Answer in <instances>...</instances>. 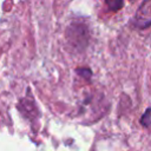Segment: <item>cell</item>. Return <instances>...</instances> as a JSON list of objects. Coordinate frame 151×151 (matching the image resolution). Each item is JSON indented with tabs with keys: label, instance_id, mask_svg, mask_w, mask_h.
Instances as JSON below:
<instances>
[{
	"label": "cell",
	"instance_id": "1",
	"mask_svg": "<svg viewBox=\"0 0 151 151\" xmlns=\"http://www.w3.org/2000/svg\"><path fill=\"white\" fill-rule=\"evenodd\" d=\"M133 25L139 29L151 26V0L142 2L133 18Z\"/></svg>",
	"mask_w": 151,
	"mask_h": 151
},
{
	"label": "cell",
	"instance_id": "2",
	"mask_svg": "<svg viewBox=\"0 0 151 151\" xmlns=\"http://www.w3.org/2000/svg\"><path fill=\"white\" fill-rule=\"evenodd\" d=\"M151 107L150 109H147L146 111H145V113H144V116L142 117V124L144 125V126H149L150 124H151Z\"/></svg>",
	"mask_w": 151,
	"mask_h": 151
},
{
	"label": "cell",
	"instance_id": "3",
	"mask_svg": "<svg viewBox=\"0 0 151 151\" xmlns=\"http://www.w3.org/2000/svg\"><path fill=\"white\" fill-rule=\"evenodd\" d=\"M107 5H109V6H112V9H113V11H117V9H119V8L123 6V2H120V1H119V2H118V1H117V2L110 1V2H107Z\"/></svg>",
	"mask_w": 151,
	"mask_h": 151
}]
</instances>
